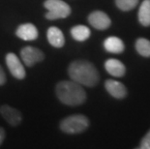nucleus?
<instances>
[{
	"label": "nucleus",
	"mask_w": 150,
	"mask_h": 149,
	"mask_svg": "<svg viewBox=\"0 0 150 149\" xmlns=\"http://www.w3.org/2000/svg\"><path fill=\"white\" fill-rule=\"evenodd\" d=\"M69 77L72 81L87 87L95 86L99 81V73L96 67L86 60H75L68 68Z\"/></svg>",
	"instance_id": "nucleus-1"
},
{
	"label": "nucleus",
	"mask_w": 150,
	"mask_h": 149,
	"mask_svg": "<svg viewBox=\"0 0 150 149\" xmlns=\"http://www.w3.org/2000/svg\"><path fill=\"white\" fill-rule=\"evenodd\" d=\"M55 94L58 100L67 106L76 107L86 100V93L82 86L74 81H63L56 84Z\"/></svg>",
	"instance_id": "nucleus-2"
},
{
	"label": "nucleus",
	"mask_w": 150,
	"mask_h": 149,
	"mask_svg": "<svg viewBox=\"0 0 150 149\" xmlns=\"http://www.w3.org/2000/svg\"><path fill=\"white\" fill-rule=\"evenodd\" d=\"M89 126V120L82 114H75L66 117L60 122V130L66 134H81Z\"/></svg>",
	"instance_id": "nucleus-3"
},
{
	"label": "nucleus",
	"mask_w": 150,
	"mask_h": 149,
	"mask_svg": "<svg viewBox=\"0 0 150 149\" xmlns=\"http://www.w3.org/2000/svg\"><path fill=\"white\" fill-rule=\"evenodd\" d=\"M44 7L47 10L46 18L50 20L66 18L71 14V7L63 0H46Z\"/></svg>",
	"instance_id": "nucleus-4"
},
{
	"label": "nucleus",
	"mask_w": 150,
	"mask_h": 149,
	"mask_svg": "<svg viewBox=\"0 0 150 149\" xmlns=\"http://www.w3.org/2000/svg\"><path fill=\"white\" fill-rule=\"evenodd\" d=\"M5 60L6 65H7L9 71H10L13 77L18 78V80H23L25 76H26V72H25V69L20 58L15 53L9 52L6 54Z\"/></svg>",
	"instance_id": "nucleus-5"
},
{
	"label": "nucleus",
	"mask_w": 150,
	"mask_h": 149,
	"mask_svg": "<svg viewBox=\"0 0 150 149\" xmlns=\"http://www.w3.org/2000/svg\"><path fill=\"white\" fill-rule=\"evenodd\" d=\"M21 57L27 67H32L37 63L43 61L45 54L39 49L33 47H25L21 50Z\"/></svg>",
	"instance_id": "nucleus-6"
},
{
	"label": "nucleus",
	"mask_w": 150,
	"mask_h": 149,
	"mask_svg": "<svg viewBox=\"0 0 150 149\" xmlns=\"http://www.w3.org/2000/svg\"><path fill=\"white\" fill-rule=\"evenodd\" d=\"M88 23L98 30H105L110 26L111 20L105 12L94 11L88 16Z\"/></svg>",
	"instance_id": "nucleus-7"
},
{
	"label": "nucleus",
	"mask_w": 150,
	"mask_h": 149,
	"mask_svg": "<svg viewBox=\"0 0 150 149\" xmlns=\"http://www.w3.org/2000/svg\"><path fill=\"white\" fill-rule=\"evenodd\" d=\"M0 113L11 126H18L22 120V115L20 110L10 107L9 105H3L0 107Z\"/></svg>",
	"instance_id": "nucleus-8"
},
{
	"label": "nucleus",
	"mask_w": 150,
	"mask_h": 149,
	"mask_svg": "<svg viewBox=\"0 0 150 149\" xmlns=\"http://www.w3.org/2000/svg\"><path fill=\"white\" fill-rule=\"evenodd\" d=\"M16 35L21 40L24 41H34L38 38V29L32 23L21 24L16 30Z\"/></svg>",
	"instance_id": "nucleus-9"
},
{
	"label": "nucleus",
	"mask_w": 150,
	"mask_h": 149,
	"mask_svg": "<svg viewBox=\"0 0 150 149\" xmlns=\"http://www.w3.org/2000/svg\"><path fill=\"white\" fill-rule=\"evenodd\" d=\"M105 87L107 91L115 99H123L127 95L125 85L114 80H108L105 82Z\"/></svg>",
	"instance_id": "nucleus-10"
},
{
	"label": "nucleus",
	"mask_w": 150,
	"mask_h": 149,
	"mask_svg": "<svg viewBox=\"0 0 150 149\" xmlns=\"http://www.w3.org/2000/svg\"><path fill=\"white\" fill-rule=\"evenodd\" d=\"M105 69L110 75L115 78H121L125 75L126 68L120 60L110 58L105 62Z\"/></svg>",
	"instance_id": "nucleus-11"
},
{
	"label": "nucleus",
	"mask_w": 150,
	"mask_h": 149,
	"mask_svg": "<svg viewBox=\"0 0 150 149\" xmlns=\"http://www.w3.org/2000/svg\"><path fill=\"white\" fill-rule=\"evenodd\" d=\"M47 41H49V43L50 44V46L57 47V49H60V47H64V44H65L64 34H63V32L58 27L50 26L49 29H47Z\"/></svg>",
	"instance_id": "nucleus-12"
},
{
	"label": "nucleus",
	"mask_w": 150,
	"mask_h": 149,
	"mask_svg": "<svg viewBox=\"0 0 150 149\" xmlns=\"http://www.w3.org/2000/svg\"><path fill=\"white\" fill-rule=\"evenodd\" d=\"M104 47L108 52L110 53H121L125 49L123 41L115 36L108 37L104 41Z\"/></svg>",
	"instance_id": "nucleus-13"
},
{
	"label": "nucleus",
	"mask_w": 150,
	"mask_h": 149,
	"mask_svg": "<svg viewBox=\"0 0 150 149\" xmlns=\"http://www.w3.org/2000/svg\"><path fill=\"white\" fill-rule=\"evenodd\" d=\"M139 21L143 26H150V0H143L139 10Z\"/></svg>",
	"instance_id": "nucleus-14"
},
{
	"label": "nucleus",
	"mask_w": 150,
	"mask_h": 149,
	"mask_svg": "<svg viewBox=\"0 0 150 149\" xmlns=\"http://www.w3.org/2000/svg\"><path fill=\"white\" fill-rule=\"evenodd\" d=\"M90 29L85 26V25H76V26L72 27L71 29V35L76 41L79 42H83L86 41L90 37Z\"/></svg>",
	"instance_id": "nucleus-15"
},
{
	"label": "nucleus",
	"mask_w": 150,
	"mask_h": 149,
	"mask_svg": "<svg viewBox=\"0 0 150 149\" xmlns=\"http://www.w3.org/2000/svg\"><path fill=\"white\" fill-rule=\"evenodd\" d=\"M136 49L142 56L150 57V41L145 38H139L136 42Z\"/></svg>",
	"instance_id": "nucleus-16"
},
{
	"label": "nucleus",
	"mask_w": 150,
	"mask_h": 149,
	"mask_svg": "<svg viewBox=\"0 0 150 149\" xmlns=\"http://www.w3.org/2000/svg\"><path fill=\"white\" fill-rule=\"evenodd\" d=\"M139 0H115V4L121 11H130L138 5Z\"/></svg>",
	"instance_id": "nucleus-17"
},
{
	"label": "nucleus",
	"mask_w": 150,
	"mask_h": 149,
	"mask_svg": "<svg viewBox=\"0 0 150 149\" xmlns=\"http://www.w3.org/2000/svg\"><path fill=\"white\" fill-rule=\"evenodd\" d=\"M140 149H150V131L143 137L139 145Z\"/></svg>",
	"instance_id": "nucleus-18"
},
{
	"label": "nucleus",
	"mask_w": 150,
	"mask_h": 149,
	"mask_svg": "<svg viewBox=\"0 0 150 149\" xmlns=\"http://www.w3.org/2000/svg\"><path fill=\"white\" fill-rule=\"evenodd\" d=\"M6 82V75L4 70L0 66V85H3Z\"/></svg>",
	"instance_id": "nucleus-19"
},
{
	"label": "nucleus",
	"mask_w": 150,
	"mask_h": 149,
	"mask_svg": "<svg viewBox=\"0 0 150 149\" xmlns=\"http://www.w3.org/2000/svg\"><path fill=\"white\" fill-rule=\"evenodd\" d=\"M4 138H5V130L2 127H0V145L4 141Z\"/></svg>",
	"instance_id": "nucleus-20"
}]
</instances>
